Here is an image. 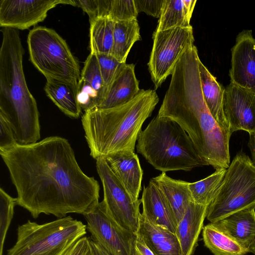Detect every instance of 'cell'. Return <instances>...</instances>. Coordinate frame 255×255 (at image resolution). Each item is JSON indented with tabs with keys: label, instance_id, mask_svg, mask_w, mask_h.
<instances>
[{
	"label": "cell",
	"instance_id": "obj_1",
	"mask_svg": "<svg viewBox=\"0 0 255 255\" xmlns=\"http://www.w3.org/2000/svg\"><path fill=\"white\" fill-rule=\"evenodd\" d=\"M0 155L15 187L17 205L33 218L41 214L58 218L83 215L99 202L98 182L82 171L64 137L17 143L0 150Z\"/></svg>",
	"mask_w": 255,
	"mask_h": 255
},
{
	"label": "cell",
	"instance_id": "obj_2",
	"mask_svg": "<svg viewBox=\"0 0 255 255\" xmlns=\"http://www.w3.org/2000/svg\"><path fill=\"white\" fill-rule=\"evenodd\" d=\"M197 48L188 47L171 75L158 115L177 123L193 141L199 155L216 170L230 165L229 140L205 102L201 88Z\"/></svg>",
	"mask_w": 255,
	"mask_h": 255
},
{
	"label": "cell",
	"instance_id": "obj_3",
	"mask_svg": "<svg viewBox=\"0 0 255 255\" xmlns=\"http://www.w3.org/2000/svg\"><path fill=\"white\" fill-rule=\"evenodd\" d=\"M158 102L155 90L142 89L124 105L85 111L81 121L90 155L97 159L120 151L134 152L142 126Z\"/></svg>",
	"mask_w": 255,
	"mask_h": 255
},
{
	"label": "cell",
	"instance_id": "obj_4",
	"mask_svg": "<svg viewBox=\"0 0 255 255\" xmlns=\"http://www.w3.org/2000/svg\"><path fill=\"white\" fill-rule=\"evenodd\" d=\"M0 49V113L11 126L17 141L33 143L40 138L39 113L27 86L24 50L18 30L2 27Z\"/></svg>",
	"mask_w": 255,
	"mask_h": 255
},
{
	"label": "cell",
	"instance_id": "obj_5",
	"mask_svg": "<svg viewBox=\"0 0 255 255\" xmlns=\"http://www.w3.org/2000/svg\"><path fill=\"white\" fill-rule=\"evenodd\" d=\"M137 151L156 169L190 171L208 165L199 155L193 141L175 121L158 115L141 130Z\"/></svg>",
	"mask_w": 255,
	"mask_h": 255
},
{
	"label": "cell",
	"instance_id": "obj_6",
	"mask_svg": "<svg viewBox=\"0 0 255 255\" xmlns=\"http://www.w3.org/2000/svg\"><path fill=\"white\" fill-rule=\"evenodd\" d=\"M86 234V225L70 216L42 224L28 220L18 226L7 255H63Z\"/></svg>",
	"mask_w": 255,
	"mask_h": 255
},
{
	"label": "cell",
	"instance_id": "obj_7",
	"mask_svg": "<svg viewBox=\"0 0 255 255\" xmlns=\"http://www.w3.org/2000/svg\"><path fill=\"white\" fill-rule=\"evenodd\" d=\"M29 59L46 78L61 80L78 85L80 66L66 41L54 29L34 27L28 33Z\"/></svg>",
	"mask_w": 255,
	"mask_h": 255
},
{
	"label": "cell",
	"instance_id": "obj_8",
	"mask_svg": "<svg viewBox=\"0 0 255 255\" xmlns=\"http://www.w3.org/2000/svg\"><path fill=\"white\" fill-rule=\"evenodd\" d=\"M252 207H255V166L241 151L227 169L217 195L208 206L206 217L213 223Z\"/></svg>",
	"mask_w": 255,
	"mask_h": 255
},
{
	"label": "cell",
	"instance_id": "obj_9",
	"mask_svg": "<svg viewBox=\"0 0 255 255\" xmlns=\"http://www.w3.org/2000/svg\"><path fill=\"white\" fill-rule=\"evenodd\" d=\"M148 67L155 89L171 75L176 63L186 46L193 43L192 26L155 31Z\"/></svg>",
	"mask_w": 255,
	"mask_h": 255
},
{
	"label": "cell",
	"instance_id": "obj_10",
	"mask_svg": "<svg viewBox=\"0 0 255 255\" xmlns=\"http://www.w3.org/2000/svg\"><path fill=\"white\" fill-rule=\"evenodd\" d=\"M96 166L104 192L108 212L122 227L137 234L141 214V199L134 201L109 166L105 158L96 159Z\"/></svg>",
	"mask_w": 255,
	"mask_h": 255
},
{
	"label": "cell",
	"instance_id": "obj_11",
	"mask_svg": "<svg viewBox=\"0 0 255 255\" xmlns=\"http://www.w3.org/2000/svg\"><path fill=\"white\" fill-rule=\"evenodd\" d=\"M91 239L111 255H131L136 236L120 225L111 216L103 200L83 215Z\"/></svg>",
	"mask_w": 255,
	"mask_h": 255
},
{
	"label": "cell",
	"instance_id": "obj_12",
	"mask_svg": "<svg viewBox=\"0 0 255 255\" xmlns=\"http://www.w3.org/2000/svg\"><path fill=\"white\" fill-rule=\"evenodd\" d=\"M75 6L74 0H0V26L24 30L44 20L58 4Z\"/></svg>",
	"mask_w": 255,
	"mask_h": 255
},
{
	"label": "cell",
	"instance_id": "obj_13",
	"mask_svg": "<svg viewBox=\"0 0 255 255\" xmlns=\"http://www.w3.org/2000/svg\"><path fill=\"white\" fill-rule=\"evenodd\" d=\"M223 111L232 134L255 132V93L230 83L225 89Z\"/></svg>",
	"mask_w": 255,
	"mask_h": 255
},
{
	"label": "cell",
	"instance_id": "obj_14",
	"mask_svg": "<svg viewBox=\"0 0 255 255\" xmlns=\"http://www.w3.org/2000/svg\"><path fill=\"white\" fill-rule=\"evenodd\" d=\"M231 83L255 93V39L250 30L240 32L232 49Z\"/></svg>",
	"mask_w": 255,
	"mask_h": 255
},
{
	"label": "cell",
	"instance_id": "obj_15",
	"mask_svg": "<svg viewBox=\"0 0 255 255\" xmlns=\"http://www.w3.org/2000/svg\"><path fill=\"white\" fill-rule=\"evenodd\" d=\"M108 91L102 76L96 55L91 53L86 59L78 85V101L85 111L97 108Z\"/></svg>",
	"mask_w": 255,
	"mask_h": 255
},
{
	"label": "cell",
	"instance_id": "obj_16",
	"mask_svg": "<svg viewBox=\"0 0 255 255\" xmlns=\"http://www.w3.org/2000/svg\"><path fill=\"white\" fill-rule=\"evenodd\" d=\"M104 158L133 200H138L143 171L137 154L134 152L124 150L111 154Z\"/></svg>",
	"mask_w": 255,
	"mask_h": 255
},
{
	"label": "cell",
	"instance_id": "obj_17",
	"mask_svg": "<svg viewBox=\"0 0 255 255\" xmlns=\"http://www.w3.org/2000/svg\"><path fill=\"white\" fill-rule=\"evenodd\" d=\"M142 216L150 223L165 228L176 234L177 222L165 197L150 179L144 186L141 199Z\"/></svg>",
	"mask_w": 255,
	"mask_h": 255
},
{
	"label": "cell",
	"instance_id": "obj_18",
	"mask_svg": "<svg viewBox=\"0 0 255 255\" xmlns=\"http://www.w3.org/2000/svg\"><path fill=\"white\" fill-rule=\"evenodd\" d=\"M133 64H124L108 87L106 97L96 109H107L124 105L139 93Z\"/></svg>",
	"mask_w": 255,
	"mask_h": 255
},
{
	"label": "cell",
	"instance_id": "obj_19",
	"mask_svg": "<svg viewBox=\"0 0 255 255\" xmlns=\"http://www.w3.org/2000/svg\"><path fill=\"white\" fill-rule=\"evenodd\" d=\"M213 224L249 252L255 238V207L239 211Z\"/></svg>",
	"mask_w": 255,
	"mask_h": 255
},
{
	"label": "cell",
	"instance_id": "obj_20",
	"mask_svg": "<svg viewBox=\"0 0 255 255\" xmlns=\"http://www.w3.org/2000/svg\"><path fill=\"white\" fill-rule=\"evenodd\" d=\"M208 206L191 202L178 222L176 235L179 241L182 255H192L197 246Z\"/></svg>",
	"mask_w": 255,
	"mask_h": 255
},
{
	"label": "cell",
	"instance_id": "obj_21",
	"mask_svg": "<svg viewBox=\"0 0 255 255\" xmlns=\"http://www.w3.org/2000/svg\"><path fill=\"white\" fill-rule=\"evenodd\" d=\"M137 234L154 255H182L176 234L150 223L141 214Z\"/></svg>",
	"mask_w": 255,
	"mask_h": 255
},
{
	"label": "cell",
	"instance_id": "obj_22",
	"mask_svg": "<svg viewBox=\"0 0 255 255\" xmlns=\"http://www.w3.org/2000/svg\"><path fill=\"white\" fill-rule=\"evenodd\" d=\"M151 180L165 197L178 224L184 216L190 203L193 202L189 189L190 183L171 178L165 172H162Z\"/></svg>",
	"mask_w": 255,
	"mask_h": 255
},
{
	"label": "cell",
	"instance_id": "obj_23",
	"mask_svg": "<svg viewBox=\"0 0 255 255\" xmlns=\"http://www.w3.org/2000/svg\"><path fill=\"white\" fill-rule=\"evenodd\" d=\"M199 70L202 93L206 105L220 127L231 135L223 111L225 89L217 82L216 78L201 60L199 63Z\"/></svg>",
	"mask_w": 255,
	"mask_h": 255
},
{
	"label": "cell",
	"instance_id": "obj_24",
	"mask_svg": "<svg viewBox=\"0 0 255 255\" xmlns=\"http://www.w3.org/2000/svg\"><path fill=\"white\" fill-rule=\"evenodd\" d=\"M46 80L44 90L47 96L67 116L79 118L82 109L78 101V85L56 79Z\"/></svg>",
	"mask_w": 255,
	"mask_h": 255
},
{
	"label": "cell",
	"instance_id": "obj_25",
	"mask_svg": "<svg viewBox=\"0 0 255 255\" xmlns=\"http://www.w3.org/2000/svg\"><path fill=\"white\" fill-rule=\"evenodd\" d=\"M196 2V0H163L155 31L191 26L190 19Z\"/></svg>",
	"mask_w": 255,
	"mask_h": 255
},
{
	"label": "cell",
	"instance_id": "obj_26",
	"mask_svg": "<svg viewBox=\"0 0 255 255\" xmlns=\"http://www.w3.org/2000/svg\"><path fill=\"white\" fill-rule=\"evenodd\" d=\"M141 39L137 18L116 21L112 55L119 62L126 63L131 48Z\"/></svg>",
	"mask_w": 255,
	"mask_h": 255
},
{
	"label": "cell",
	"instance_id": "obj_27",
	"mask_svg": "<svg viewBox=\"0 0 255 255\" xmlns=\"http://www.w3.org/2000/svg\"><path fill=\"white\" fill-rule=\"evenodd\" d=\"M115 22L109 17L98 18L90 21L91 53L112 55Z\"/></svg>",
	"mask_w": 255,
	"mask_h": 255
},
{
	"label": "cell",
	"instance_id": "obj_28",
	"mask_svg": "<svg viewBox=\"0 0 255 255\" xmlns=\"http://www.w3.org/2000/svg\"><path fill=\"white\" fill-rule=\"evenodd\" d=\"M205 246L214 255H245L248 252L213 223L203 229Z\"/></svg>",
	"mask_w": 255,
	"mask_h": 255
},
{
	"label": "cell",
	"instance_id": "obj_29",
	"mask_svg": "<svg viewBox=\"0 0 255 255\" xmlns=\"http://www.w3.org/2000/svg\"><path fill=\"white\" fill-rule=\"evenodd\" d=\"M227 169L220 168L206 177L193 183H190L193 202L209 206L217 195L222 184Z\"/></svg>",
	"mask_w": 255,
	"mask_h": 255
},
{
	"label": "cell",
	"instance_id": "obj_30",
	"mask_svg": "<svg viewBox=\"0 0 255 255\" xmlns=\"http://www.w3.org/2000/svg\"><path fill=\"white\" fill-rule=\"evenodd\" d=\"M17 198L0 188V255H3L4 243L8 229L12 219Z\"/></svg>",
	"mask_w": 255,
	"mask_h": 255
},
{
	"label": "cell",
	"instance_id": "obj_31",
	"mask_svg": "<svg viewBox=\"0 0 255 255\" xmlns=\"http://www.w3.org/2000/svg\"><path fill=\"white\" fill-rule=\"evenodd\" d=\"M133 0H111L109 17L114 21L137 18Z\"/></svg>",
	"mask_w": 255,
	"mask_h": 255
},
{
	"label": "cell",
	"instance_id": "obj_32",
	"mask_svg": "<svg viewBox=\"0 0 255 255\" xmlns=\"http://www.w3.org/2000/svg\"><path fill=\"white\" fill-rule=\"evenodd\" d=\"M96 55L104 82L108 89L120 69L126 63L119 62L111 54L98 53Z\"/></svg>",
	"mask_w": 255,
	"mask_h": 255
},
{
	"label": "cell",
	"instance_id": "obj_33",
	"mask_svg": "<svg viewBox=\"0 0 255 255\" xmlns=\"http://www.w3.org/2000/svg\"><path fill=\"white\" fill-rule=\"evenodd\" d=\"M75 6L86 12L89 21L93 19L109 17L111 0H76Z\"/></svg>",
	"mask_w": 255,
	"mask_h": 255
},
{
	"label": "cell",
	"instance_id": "obj_34",
	"mask_svg": "<svg viewBox=\"0 0 255 255\" xmlns=\"http://www.w3.org/2000/svg\"><path fill=\"white\" fill-rule=\"evenodd\" d=\"M0 150L17 143L14 132L3 114L0 113Z\"/></svg>",
	"mask_w": 255,
	"mask_h": 255
},
{
	"label": "cell",
	"instance_id": "obj_35",
	"mask_svg": "<svg viewBox=\"0 0 255 255\" xmlns=\"http://www.w3.org/2000/svg\"><path fill=\"white\" fill-rule=\"evenodd\" d=\"M63 255H96L91 237L85 236L79 239Z\"/></svg>",
	"mask_w": 255,
	"mask_h": 255
},
{
	"label": "cell",
	"instance_id": "obj_36",
	"mask_svg": "<svg viewBox=\"0 0 255 255\" xmlns=\"http://www.w3.org/2000/svg\"><path fill=\"white\" fill-rule=\"evenodd\" d=\"M138 13L144 12L148 15L159 18L163 0H133Z\"/></svg>",
	"mask_w": 255,
	"mask_h": 255
},
{
	"label": "cell",
	"instance_id": "obj_37",
	"mask_svg": "<svg viewBox=\"0 0 255 255\" xmlns=\"http://www.w3.org/2000/svg\"><path fill=\"white\" fill-rule=\"evenodd\" d=\"M131 255H154L144 242L141 237L136 234L133 242Z\"/></svg>",
	"mask_w": 255,
	"mask_h": 255
},
{
	"label": "cell",
	"instance_id": "obj_38",
	"mask_svg": "<svg viewBox=\"0 0 255 255\" xmlns=\"http://www.w3.org/2000/svg\"><path fill=\"white\" fill-rule=\"evenodd\" d=\"M249 135L248 146L252 154V161L255 166V132L250 133Z\"/></svg>",
	"mask_w": 255,
	"mask_h": 255
},
{
	"label": "cell",
	"instance_id": "obj_39",
	"mask_svg": "<svg viewBox=\"0 0 255 255\" xmlns=\"http://www.w3.org/2000/svg\"><path fill=\"white\" fill-rule=\"evenodd\" d=\"M91 240L92 244L96 255H111L99 243L92 239Z\"/></svg>",
	"mask_w": 255,
	"mask_h": 255
},
{
	"label": "cell",
	"instance_id": "obj_40",
	"mask_svg": "<svg viewBox=\"0 0 255 255\" xmlns=\"http://www.w3.org/2000/svg\"><path fill=\"white\" fill-rule=\"evenodd\" d=\"M249 252L252 253V254L255 255V238L254 239L250 247Z\"/></svg>",
	"mask_w": 255,
	"mask_h": 255
}]
</instances>
